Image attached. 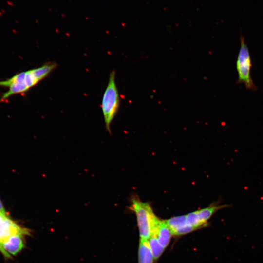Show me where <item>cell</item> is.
Segmentation results:
<instances>
[{
    "instance_id": "cell-3",
    "label": "cell",
    "mask_w": 263,
    "mask_h": 263,
    "mask_svg": "<svg viewBox=\"0 0 263 263\" xmlns=\"http://www.w3.org/2000/svg\"><path fill=\"white\" fill-rule=\"evenodd\" d=\"M115 72L110 74L109 81L103 95L101 109L106 128L111 133L110 125L116 115L120 105V96L115 80Z\"/></svg>"
},
{
    "instance_id": "cell-11",
    "label": "cell",
    "mask_w": 263,
    "mask_h": 263,
    "mask_svg": "<svg viewBox=\"0 0 263 263\" xmlns=\"http://www.w3.org/2000/svg\"><path fill=\"white\" fill-rule=\"evenodd\" d=\"M150 249L153 254L154 259L157 260L162 255L165 248L159 243L155 234L152 233L148 239Z\"/></svg>"
},
{
    "instance_id": "cell-1",
    "label": "cell",
    "mask_w": 263,
    "mask_h": 263,
    "mask_svg": "<svg viewBox=\"0 0 263 263\" xmlns=\"http://www.w3.org/2000/svg\"><path fill=\"white\" fill-rule=\"evenodd\" d=\"M57 67L55 62H48L36 68L23 71L4 80L0 81V86L8 88L0 99L5 101L12 96L23 94L47 77Z\"/></svg>"
},
{
    "instance_id": "cell-6",
    "label": "cell",
    "mask_w": 263,
    "mask_h": 263,
    "mask_svg": "<svg viewBox=\"0 0 263 263\" xmlns=\"http://www.w3.org/2000/svg\"><path fill=\"white\" fill-rule=\"evenodd\" d=\"M25 235L18 234L10 237L0 246V252L6 259L12 258L22 250L25 247L24 237Z\"/></svg>"
},
{
    "instance_id": "cell-7",
    "label": "cell",
    "mask_w": 263,
    "mask_h": 263,
    "mask_svg": "<svg viewBox=\"0 0 263 263\" xmlns=\"http://www.w3.org/2000/svg\"><path fill=\"white\" fill-rule=\"evenodd\" d=\"M165 221L173 235H182L196 230L188 224L186 215L173 217Z\"/></svg>"
},
{
    "instance_id": "cell-10",
    "label": "cell",
    "mask_w": 263,
    "mask_h": 263,
    "mask_svg": "<svg viewBox=\"0 0 263 263\" xmlns=\"http://www.w3.org/2000/svg\"><path fill=\"white\" fill-rule=\"evenodd\" d=\"M154 259L148 240L140 238L138 248V263H153Z\"/></svg>"
},
{
    "instance_id": "cell-2",
    "label": "cell",
    "mask_w": 263,
    "mask_h": 263,
    "mask_svg": "<svg viewBox=\"0 0 263 263\" xmlns=\"http://www.w3.org/2000/svg\"><path fill=\"white\" fill-rule=\"evenodd\" d=\"M131 202L130 209L136 215L140 238L148 240L159 218L149 203L136 196L132 198Z\"/></svg>"
},
{
    "instance_id": "cell-9",
    "label": "cell",
    "mask_w": 263,
    "mask_h": 263,
    "mask_svg": "<svg viewBox=\"0 0 263 263\" xmlns=\"http://www.w3.org/2000/svg\"><path fill=\"white\" fill-rule=\"evenodd\" d=\"M152 233L155 234L159 243L165 248L169 245L173 235L165 220H161L159 219L154 226Z\"/></svg>"
},
{
    "instance_id": "cell-13",
    "label": "cell",
    "mask_w": 263,
    "mask_h": 263,
    "mask_svg": "<svg viewBox=\"0 0 263 263\" xmlns=\"http://www.w3.org/2000/svg\"></svg>"
},
{
    "instance_id": "cell-12",
    "label": "cell",
    "mask_w": 263,
    "mask_h": 263,
    "mask_svg": "<svg viewBox=\"0 0 263 263\" xmlns=\"http://www.w3.org/2000/svg\"><path fill=\"white\" fill-rule=\"evenodd\" d=\"M0 212L2 213H6L3 204L0 199Z\"/></svg>"
},
{
    "instance_id": "cell-4",
    "label": "cell",
    "mask_w": 263,
    "mask_h": 263,
    "mask_svg": "<svg viewBox=\"0 0 263 263\" xmlns=\"http://www.w3.org/2000/svg\"><path fill=\"white\" fill-rule=\"evenodd\" d=\"M240 41L241 47L236 62L238 74L237 83H244L246 89L255 91L257 87L250 75L251 63L249 50L243 37H241Z\"/></svg>"
},
{
    "instance_id": "cell-8",
    "label": "cell",
    "mask_w": 263,
    "mask_h": 263,
    "mask_svg": "<svg viewBox=\"0 0 263 263\" xmlns=\"http://www.w3.org/2000/svg\"><path fill=\"white\" fill-rule=\"evenodd\" d=\"M229 204H220L217 202L213 203L207 207L194 211L196 218L203 226L207 224L208 220L220 209L230 207Z\"/></svg>"
},
{
    "instance_id": "cell-5",
    "label": "cell",
    "mask_w": 263,
    "mask_h": 263,
    "mask_svg": "<svg viewBox=\"0 0 263 263\" xmlns=\"http://www.w3.org/2000/svg\"><path fill=\"white\" fill-rule=\"evenodd\" d=\"M30 229L22 227L13 220L7 213L0 212V246L7 239L14 235H30Z\"/></svg>"
}]
</instances>
